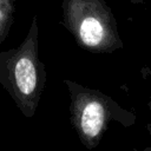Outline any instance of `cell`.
<instances>
[{"label":"cell","mask_w":151,"mask_h":151,"mask_svg":"<svg viewBox=\"0 0 151 151\" xmlns=\"http://www.w3.org/2000/svg\"><path fill=\"white\" fill-rule=\"evenodd\" d=\"M47 80L39 58V25L34 15L26 37L17 47L0 51V85L26 118H33Z\"/></svg>","instance_id":"cell-1"},{"label":"cell","mask_w":151,"mask_h":151,"mask_svg":"<svg viewBox=\"0 0 151 151\" xmlns=\"http://www.w3.org/2000/svg\"><path fill=\"white\" fill-rule=\"evenodd\" d=\"M64 84L70 96L71 125L86 149L92 150L99 145L111 123L124 127L134 125L136 114L120 106L112 97L71 79H65Z\"/></svg>","instance_id":"cell-2"},{"label":"cell","mask_w":151,"mask_h":151,"mask_svg":"<svg viewBox=\"0 0 151 151\" xmlns=\"http://www.w3.org/2000/svg\"><path fill=\"white\" fill-rule=\"evenodd\" d=\"M63 26L91 53H112L124 44L117 20L104 0H63Z\"/></svg>","instance_id":"cell-3"},{"label":"cell","mask_w":151,"mask_h":151,"mask_svg":"<svg viewBox=\"0 0 151 151\" xmlns=\"http://www.w3.org/2000/svg\"><path fill=\"white\" fill-rule=\"evenodd\" d=\"M14 20V4L12 0H0V42L8 35Z\"/></svg>","instance_id":"cell-4"},{"label":"cell","mask_w":151,"mask_h":151,"mask_svg":"<svg viewBox=\"0 0 151 151\" xmlns=\"http://www.w3.org/2000/svg\"><path fill=\"white\" fill-rule=\"evenodd\" d=\"M149 110H150V114H151V96H150V99H149ZM147 130H149V132H150V134H151V124H147Z\"/></svg>","instance_id":"cell-5"},{"label":"cell","mask_w":151,"mask_h":151,"mask_svg":"<svg viewBox=\"0 0 151 151\" xmlns=\"http://www.w3.org/2000/svg\"><path fill=\"white\" fill-rule=\"evenodd\" d=\"M130 2H132L133 5H143L144 0H130Z\"/></svg>","instance_id":"cell-6"},{"label":"cell","mask_w":151,"mask_h":151,"mask_svg":"<svg viewBox=\"0 0 151 151\" xmlns=\"http://www.w3.org/2000/svg\"><path fill=\"white\" fill-rule=\"evenodd\" d=\"M133 151H151V145L150 146H146L145 149H143V150H138V149H134Z\"/></svg>","instance_id":"cell-7"}]
</instances>
